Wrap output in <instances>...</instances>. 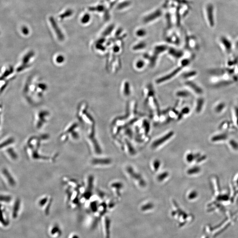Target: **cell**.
<instances>
[{
  "instance_id": "obj_1",
  "label": "cell",
  "mask_w": 238,
  "mask_h": 238,
  "mask_svg": "<svg viewBox=\"0 0 238 238\" xmlns=\"http://www.w3.org/2000/svg\"><path fill=\"white\" fill-rule=\"evenodd\" d=\"M164 14L165 9L162 6L144 15L142 18V23L146 25L153 24L161 19Z\"/></svg>"
},
{
  "instance_id": "obj_2",
  "label": "cell",
  "mask_w": 238,
  "mask_h": 238,
  "mask_svg": "<svg viewBox=\"0 0 238 238\" xmlns=\"http://www.w3.org/2000/svg\"><path fill=\"white\" fill-rule=\"evenodd\" d=\"M204 13L208 25L211 28L214 27L215 26L214 7L212 3H207L205 6Z\"/></svg>"
},
{
  "instance_id": "obj_3",
  "label": "cell",
  "mask_w": 238,
  "mask_h": 238,
  "mask_svg": "<svg viewBox=\"0 0 238 238\" xmlns=\"http://www.w3.org/2000/svg\"><path fill=\"white\" fill-rule=\"evenodd\" d=\"M190 3L188 0H182L178 6V13L181 19L184 18L189 13L191 9Z\"/></svg>"
},
{
  "instance_id": "obj_4",
  "label": "cell",
  "mask_w": 238,
  "mask_h": 238,
  "mask_svg": "<svg viewBox=\"0 0 238 238\" xmlns=\"http://www.w3.org/2000/svg\"><path fill=\"white\" fill-rule=\"evenodd\" d=\"M91 165L93 167H97L101 166L109 165L111 163V160L109 158H101V157H93L90 161Z\"/></svg>"
},
{
  "instance_id": "obj_5",
  "label": "cell",
  "mask_w": 238,
  "mask_h": 238,
  "mask_svg": "<svg viewBox=\"0 0 238 238\" xmlns=\"http://www.w3.org/2000/svg\"><path fill=\"white\" fill-rule=\"evenodd\" d=\"M49 20H50V23L51 24L52 28L54 30V31H55L56 34L57 35V37L59 38L60 40H63L64 38V34L62 33V32L60 28L58 26V24H57L54 19L53 18V17L52 16H51L50 17Z\"/></svg>"
},
{
  "instance_id": "obj_6",
  "label": "cell",
  "mask_w": 238,
  "mask_h": 238,
  "mask_svg": "<svg viewBox=\"0 0 238 238\" xmlns=\"http://www.w3.org/2000/svg\"><path fill=\"white\" fill-rule=\"evenodd\" d=\"M220 42L226 51L227 52L231 51L233 48V44L229 38L225 36L221 37L220 38Z\"/></svg>"
},
{
  "instance_id": "obj_7",
  "label": "cell",
  "mask_w": 238,
  "mask_h": 238,
  "mask_svg": "<svg viewBox=\"0 0 238 238\" xmlns=\"http://www.w3.org/2000/svg\"><path fill=\"white\" fill-rule=\"evenodd\" d=\"M132 5V2L130 0H123L118 3L116 6V9L118 10H126L130 8Z\"/></svg>"
},
{
  "instance_id": "obj_8",
  "label": "cell",
  "mask_w": 238,
  "mask_h": 238,
  "mask_svg": "<svg viewBox=\"0 0 238 238\" xmlns=\"http://www.w3.org/2000/svg\"><path fill=\"white\" fill-rule=\"evenodd\" d=\"M173 132H170L169 133L167 134L166 135L162 137L161 138L157 139L153 143V147L156 148L157 147H159L160 145H161V144H163V143L165 142L166 141L169 140L170 138V137H171V136L173 135Z\"/></svg>"
},
{
  "instance_id": "obj_9",
  "label": "cell",
  "mask_w": 238,
  "mask_h": 238,
  "mask_svg": "<svg viewBox=\"0 0 238 238\" xmlns=\"http://www.w3.org/2000/svg\"><path fill=\"white\" fill-rule=\"evenodd\" d=\"M135 36L139 38H143L146 36L147 34V31L144 28H139L137 29L135 32Z\"/></svg>"
},
{
  "instance_id": "obj_10",
  "label": "cell",
  "mask_w": 238,
  "mask_h": 238,
  "mask_svg": "<svg viewBox=\"0 0 238 238\" xmlns=\"http://www.w3.org/2000/svg\"><path fill=\"white\" fill-rule=\"evenodd\" d=\"M89 10L90 11H96L98 12H105L107 10L106 9V7L103 5H99L96 7H90L89 8Z\"/></svg>"
},
{
  "instance_id": "obj_11",
  "label": "cell",
  "mask_w": 238,
  "mask_h": 238,
  "mask_svg": "<svg viewBox=\"0 0 238 238\" xmlns=\"http://www.w3.org/2000/svg\"><path fill=\"white\" fill-rule=\"evenodd\" d=\"M115 28V26L114 24H110L105 30L104 32L102 34V35L103 36H106L107 35H109L114 31Z\"/></svg>"
},
{
  "instance_id": "obj_12",
  "label": "cell",
  "mask_w": 238,
  "mask_h": 238,
  "mask_svg": "<svg viewBox=\"0 0 238 238\" xmlns=\"http://www.w3.org/2000/svg\"><path fill=\"white\" fill-rule=\"evenodd\" d=\"M73 14V11L71 9H68L65 11L63 13L61 14V15H60L59 17L61 19H64L66 18L67 17H70Z\"/></svg>"
},
{
  "instance_id": "obj_13",
  "label": "cell",
  "mask_w": 238,
  "mask_h": 238,
  "mask_svg": "<svg viewBox=\"0 0 238 238\" xmlns=\"http://www.w3.org/2000/svg\"><path fill=\"white\" fill-rule=\"evenodd\" d=\"M91 19V16L89 14H85L81 19V23L83 24H86L88 23Z\"/></svg>"
},
{
  "instance_id": "obj_14",
  "label": "cell",
  "mask_w": 238,
  "mask_h": 238,
  "mask_svg": "<svg viewBox=\"0 0 238 238\" xmlns=\"http://www.w3.org/2000/svg\"><path fill=\"white\" fill-rule=\"evenodd\" d=\"M180 70V69H177V70L175 71H174L173 73H172L171 74V75H168V76H165L164 78H162L161 79H159V80H158V82H163V81H164V80H167V79H169L171 78V77L174 76V75H175L176 73H178V71H179Z\"/></svg>"
},
{
  "instance_id": "obj_15",
  "label": "cell",
  "mask_w": 238,
  "mask_h": 238,
  "mask_svg": "<svg viewBox=\"0 0 238 238\" xmlns=\"http://www.w3.org/2000/svg\"><path fill=\"white\" fill-rule=\"evenodd\" d=\"M225 104L223 103H221L218 104L215 108V110L216 112H220L222 111L223 109L225 108Z\"/></svg>"
},
{
  "instance_id": "obj_16",
  "label": "cell",
  "mask_w": 238,
  "mask_h": 238,
  "mask_svg": "<svg viewBox=\"0 0 238 238\" xmlns=\"http://www.w3.org/2000/svg\"><path fill=\"white\" fill-rule=\"evenodd\" d=\"M108 218H106V231L107 237H109V228H110V221Z\"/></svg>"
},
{
  "instance_id": "obj_17",
  "label": "cell",
  "mask_w": 238,
  "mask_h": 238,
  "mask_svg": "<svg viewBox=\"0 0 238 238\" xmlns=\"http://www.w3.org/2000/svg\"><path fill=\"white\" fill-rule=\"evenodd\" d=\"M146 46V44L144 43H140L139 44H137V45H135L133 49L134 50H138V49H142V48H144Z\"/></svg>"
},
{
  "instance_id": "obj_18",
  "label": "cell",
  "mask_w": 238,
  "mask_h": 238,
  "mask_svg": "<svg viewBox=\"0 0 238 238\" xmlns=\"http://www.w3.org/2000/svg\"><path fill=\"white\" fill-rule=\"evenodd\" d=\"M59 231H60V229H59V226L56 225L52 228L51 231V234L52 235H54L57 233H59Z\"/></svg>"
},
{
  "instance_id": "obj_19",
  "label": "cell",
  "mask_w": 238,
  "mask_h": 238,
  "mask_svg": "<svg viewBox=\"0 0 238 238\" xmlns=\"http://www.w3.org/2000/svg\"><path fill=\"white\" fill-rule=\"evenodd\" d=\"M124 32V30L122 28H119L117 29V30L116 31L115 33V35L116 36H119V35H120V34H122V33Z\"/></svg>"
},
{
  "instance_id": "obj_20",
  "label": "cell",
  "mask_w": 238,
  "mask_h": 238,
  "mask_svg": "<svg viewBox=\"0 0 238 238\" xmlns=\"http://www.w3.org/2000/svg\"><path fill=\"white\" fill-rule=\"evenodd\" d=\"M168 175V174L167 173H165L162 174L160 175H159V177H158V180H159L160 181H161L162 180L164 179L166 177H167Z\"/></svg>"
},
{
  "instance_id": "obj_21",
  "label": "cell",
  "mask_w": 238,
  "mask_h": 238,
  "mask_svg": "<svg viewBox=\"0 0 238 238\" xmlns=\"http://www.w3.org/2000/svg\"><path fill=\"white\" fill-rule=\"evenodd\" d=\"M23 32L24 34H28L29 33L28 29L26 27H24L23 28Z\"/></svg>"
},
{
  "instance_id": "obj_22",
  "label": "cell",
  "mask_w": 238,
  "mask_h": 238,
  "mask_svg": "<svg viewBox=\"0 0 238 238\" xmlns=\"http://www.w3.org/2000/svg\"><path fill=\"white\" fill-rule=\"evenodd\" d=\"M155 163H154V165H155V169H158V168H159V165H160V163H159V161H155Z\"/></svg>"
},
{
  "instance_id": "obj_23",
  "label": "cell",
  "mask_w": 238,
  "mask_h": 238,
  "mask_svg": "<svg viewBox=\"0 0 238 238\" xmlns=\"http://www.w3.org/2000/svg\"><path fill=\"white\" fill-rule=\"evenodd\" d=\"M72 238H79V236H78V235H74V236H73V237H72Z\"/></svg>"
},
{
  "instance_id": "obj_24",
  "label": "cell",
  "mask_w": 238,
  "mask_h": 238,
  "mask_svg": "<svg viewBox=\"0 0 238 238\" xmlns=\"http://www.w3.org/2000/svg\"><path fill=\"white\" fill-rule=\"evenodd\" d=\"M235 45H236V47L238 48V40L236 41V44H235Z\"/></svg>"
}]
</instances>
